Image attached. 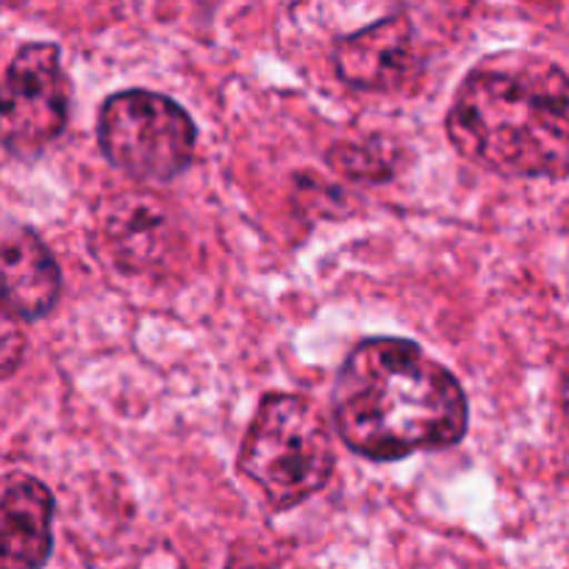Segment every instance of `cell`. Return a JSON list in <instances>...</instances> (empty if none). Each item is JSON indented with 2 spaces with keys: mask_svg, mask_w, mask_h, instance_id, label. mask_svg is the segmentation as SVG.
<instances>
[{
  "mask_svg": "<svg viewBox=\"0 0 569 569\" xmlns=\"http://www.w3.org/2000/svg\"><path fill=\"white\" fill-rule=\"evenodd\" d=\"M98 142L126 176L164 183L189 167L198 131L192 117L167 94L126 89L100 106Z\"/></svg>",
  "mask_w": 569,
  "mask_h": 569,
  "instance_id": "obj_4",
  "label": "cell"
},
{
  "mask_svg": "<svg viewBox=\"0 0 569 569\" xmlns=\"http://www.w3.org/2000/svg\"><path fill=\"white\" fill-rule=\"evenodd\" d=\"M70 83L53 42H28L3 78V148L17 159L42 153L67 126Z\"/></svg>",
  "mask_w": 569,
  "mask_h": 569,
  "instance_id": "obj_5",
  "label": "cell"
},
{
  "mask_svg": "<svg viewBox=\"0 0 569 569\" xmlns=\"http://www.w3.org/2000/svg\"><path fill=\"white\" fill-rule=\"evenodd\" d=\"M333 428L353 453L398 461L467 433V395L453 372L409 339H365L333 383Z\"/></svg>",
  "mask_w": 569,
  "mask_h": 569,
  "instance_id": "obj_1",
  "label": "cell"
},
{
  "mask_svg": "<svg viewBox=\"0 0 569 569\" xmlns=\"http://www.w3.org/2000/svg\"><path fill=\"white\" fill-rule=\"evenodd\" d=\"M11 322H14V317L6 315L3 317V345H0V356H3V376L6 378L11 376V370H14L17 359H20V353H17V350H14V345L17 342L22 345V337L14 331V326H11Z\"/></svg>",
  "mask_w": 569,
  "mask_h": 569,
  "instance_id": "obj_11",
  "label": "cell"
},
{
  "mask_svg": "<svg viewBox=\"0 0 569 569\" xmlns=\"http://www.w3.org/2000/svg\"><path fill=\"white\" fill-rule=\"evenodd\" d=\"M53 495L26 472H9L0 503L3 569H42L53 550Z\"/></svg>",
  "mask_w": 569,
  "mask_h": 569,
  "instance_id": "obj_8",
  "label": "cell"
},
{
  "mask_svg": "<svg viewBox=\"0 0 569 569\" xmlns=\"http://www.w3.org/2000/svg\"><path fill=\"white\" fill-rule=\"evenodd\" d=\"M106 250L122 272H156L176 256L178 228L167 206L148 192H122L100 217Z\"/></svg>",
  "mask_w": 569,
  "mask_h": 569,
  "instance_id": "obj_6",
  "label": "cell"
},
{
  "mask_svg": "<svg viewBox=\"0 0 569 569\" xmlns=\"http://www.w3.org/2000/svg\"><path fill=\"white\" fill-rule=\"evenodd\" d=\"M331 428L300 395H267L239 448V472L276 509H292L320 492L331 478Z\"/></svg>",
  "mask_w": 569,
  "mask_h": 569,
  "instance_id": "obj_3",
  "label": "cell"
},
{
  "mask_svg": "<svg viewBox=\"0 0 569 569\" xmlns=\"http://www.w3.org/2000/svg\"><path fill=\"white\" fill-rule=\"evenodd\" d=\"M61 272L42 239L20 222L3 226V311L14 320H39L56 306Z\"/></svg>",
  "mask_w": 569,
  "mask_h": 569,
  "instance_id": "obj_9",
  "label": "cell"
},
{
  "mask_svg": "<svg viewBox=\"0 0 569 569\" xmlns=\"http://www.w3.org/2000/svg\"><path fill=\"white\" fill-rule=\"evenodd\" d=\"M226 569H261V567L256 565V561L242 559V556H233V559L228 561V567H226Z\"/></svg>",
  "mask_w": 569,
  "mask_h": 569,
  "instance_id": "obj_13",
  "label": "cell"
},
{
  "mask_svg": "<svg viewBox=\"0 0 569 569\" xmlns=\"http://www.w3.org/2000/svg\"><path fill=\"white\" fill-rule=\"evenodd\" d=\"M328 161H331V167H337L342 176L353 178V181L378 183L392 178V164L387 161V156H381V150H378L376 144H337V148H331V153H328Z\"/></svg>",
  "mask_w": 569,
  "mask_h": 569,
  "instance_id": "obj_10",
  "label": "cell"
},
{
  "mask_svg": "<svg viewBox=\"0 0 569 569\" xmlns=\"http://www.w3.org/2000/svg\"><path fill=\"white\" fill-rule=\"evenodd\" d=\"M561 411H565V420L569 426V370H567L565 381H561Z\"/></svg>",
  "mask_w": 569,
  "mask_h": 569,
  "instance_id": "obj_12",
  "label": "cell"
},
{
  "mask_svg": "<svg viewBox=\"0 0 569 569\" xmlns=\"http://www.w3.org/2000/svg\"><path fill=\"white\" fill-rule=\"evenodd\" d=\"M333 67L348 87L392 92L417 70L415 28L409 17L392 14L333 44Z\"/></svg>",
  "mask_w": 569,
  "mask_h": 569,
  "instance_id": "obj_7",
  "label": "cell"
},
{
  "mask_svg": "<svg viewBox=\"0 0 569 569\" xmlns=\"http://www.w3.org/2000/svg\"><path fill=\"white\" fill-rule=\"evenodd\" d=\"M448 137L465 159L500 176H569V76L522 50L481 59L456 92Z\"/></svg>",
  "mask_w": 569,
  "mask_h": 569,
  "instance_id": "obj_2",
  "label": "cell"
}]
</instances>
